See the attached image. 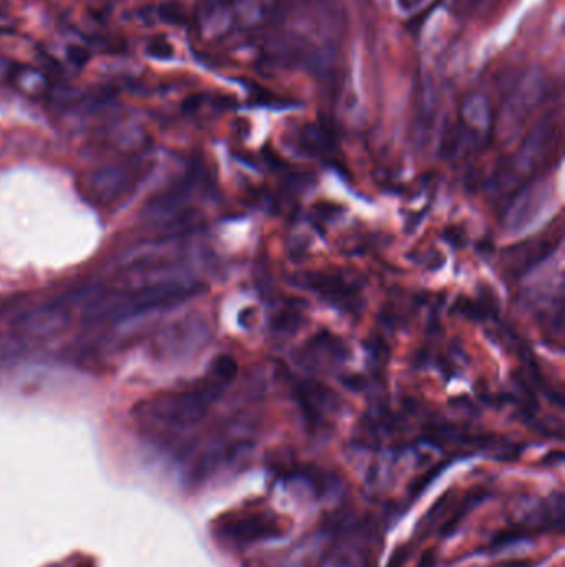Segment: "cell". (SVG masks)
Instances as JSON below:
<instances>
[{"mask_svg":"<svg viewBox=\"0 0 565 567\" xmlns=\"http://www.w3.org/2000/svg\"><path fill=\"white\" fill-rule=\"evenodd\" d=\"M508 567H531V563H527V561H514V563L509 564Z\"/></svg>","mask_w":565,"mask_h":567,"instance_id":"obj_18","label":"cell"},{"mask_svg":"<svg viewBox=\"0 0 565 567\" xmlns=\"http://www.w3.org/2000/svg\"><path fill=\"white\" fill-rule=\"evenodd\" d=\"M406 558H408V549L400 548L396 551L395 556H393L387 567H401V564L405 563Z\"/></svg>","mask_w":565,"mask_h":567,"instance_id":"obj_17","label":"cell"},{"mask_svg":"<svg viewBox=\"0 0 565 567\" xmlns=\"http://www.w3.org/2000/svg\"><path fill=\"white\" fill-rule=\"evenodd\" d=\"M236 32H254L269 24L279 9V0H231Z\"/></svg>","mask_w":565,"mask_h":567,"instance_id":"obj_7","label":"cell"},{"mask_svg":"<svg viewBox=\"0 0 565 567\" xmlns=\"http://www.w3.org/2000/svg\"><path fill=\"white\" fill-rule=\"evenodd\" d=\"M160 17L165 22L179 25L183 24L186 14H184L183 5L178 4V2H166L160 7Z\"/></svg>","mask_w":565,"mask_h":567,"instance_id":"obj_12","label":"cell"},{"mask_svg":"<svg viewBox=\"0 0 565 567\" xmlns=\"http://www.w3.org/2000/svg\"><path fill=\"white\" fill-rule=\"evenodd\" d=\"M194 27L204 42H219L236 34L231 0H203L194 12Z\"/></svg>","mask_w":565,"mask_h":567,"instance_id":"obj_5","label":"cell"},{"mask_svg":"<svg viewBox=\"0 0 565 567\" xmlns=\"http://www.w3.org/2000/svg\"><path fill=\"white\" fill-rule=\"evenodd\" d=\"M425 2L426 0H398V7L403 14H411V12L420 9Z\"/></svg>","mask_w":565,"mask_h":567,"instance_id":"obj_16","label":"cell"},{"mask_svg":"<svg viewBox=\"0 0 565 567\" xmlns=\"http://www.w3.org/2000/svg\"><path fill=\"white\" fill-rule=\"evenodd\" d=\"M201 291L198 282L165 279L133 287L128 291H98L85 306V319L90 324H110L133 319L148 312L178 306Z\"/></svg>","mask_w":565,"mask_h":567,"instance_id":"obj_1","label":"cell"},{"mask_svg":"<svg viewBox=\"0 0 565 567\" xmlns=\"http://www.w3.org/2000/svg\"><path fill=\"white\" fill-rule=\"evenodd\" d=\"M15 65L14 62H10L9 59L5 57H0V82H5V80H10L12 73H14Z\"/></svg>","mask_w":565,"mask_h":567,"instance_id":"obj_15","label":"cell"},{"mask_svg":"<svg viewBox=\"0 0 565 567\" xmlns=\"http://www.w3.org/2000/svg\"><path fill=\"white\" fill-rule=\"evenodd\" d=\"M493 110L483 93H471L461 105V130L473 138H481L491 130Z\"/></svg>","mask_w":565,"mask_h":567,"instance_id":"obj_8","label":"cell"},{"mask_svg":"<svg viewBox=\"0 0 565 567\" xmlns=\"http://www.w3.org/2000/svg\"><path fill=\"white\" fill-rule=\"evenodd\" d=\"M224 383H227L226 378L213 372L198 387L163 393L160 397L153 398L143 407V417L148 422L173 427L193 425L204 417L209 405L219 397Z\"/></svg>","mask_w":565,"mask_h":567,"instance_id":"obj_2","label":"cell"},{"mask_svg":"<svg viewBox=\"0 0 565 567\" xmlns=\"http://www.w3.org/2000/svg\"><path fill=\"white\" fill-rule=\"evenodd\" d=\"M20 304H22V297L20 296L0 297V319L5 315L12 314V312L19 311Z\"/></svg>","mask_w":565,"mask_h":567,"instance_id":"obj_13","label":"cell"},{"mask_svg":"<svg viewBox=\"0 0 565 567\" xmlns=\"http://www.w3.org/2000/svg\"><path fill=\"white\" fill-rule=\"evenodd\" d=\"M150 54L156 59H170L173 55V47L166 40H155L150 44Z\"/></svg>","mask_w":565,"mask_h":567,"instance_id":"obj_14","label":"cell"},{"mask_svg":"<svg viewBox=\"0 0 565 567\" xmlns=\"http://www.w3.org/2000/svg\"><path fill=\"white\" fill-rule=\"evenodd\" d=\"M136 173L123 165H107L90 171L82 180V193L90 203L108 208L135 189Z\"/></svg>","mask_w":565,"mask_h":567,"instance_id":"obj_4","label":"cell"},{"mask_svg":"<svg viewBox=\"0 0 565 567\" xmlns=\"http://www.w3.org/2000/svg\"><path fill=\"white\" fill-rule=\"evenodd\" d=\"M72 320V307L58 297L57 301L45 302L40 306L20 311L12 320L10 329L24 335L34 344L54 339L68 329Z\"/></svg>","mask_w":565,"mask_h":567,"instance_id":"obj_3","label":"cell"},{"mask_svg":"<svg viewBox=\"0 0 565 567\" xmlns=\"http://www.w3.org/2000/svg\"><path fill=\"white\" fill-rule=\"evenodd\" d=\"M10 82L14 83L15 87L22 92L27 93V95H35V97L45 95L50 87L49 78L45 77L40 70L32 67H20V65L15 67Z\"/></svg>","mask_w":565,"mask_h":567,"instance_id":"obj_11","label":"cell"},{"mask_svg":"<svg viewBox=\"0 0 565 567\" xmlns=\"http://www.w3.org/2000/svg\"><path fill=\"white\" fill-rule=\"evenodd\" d=\"M279 533H281V528L274 519L259 516V514L237 519L226 528L227 538L239 541V543L262 541V539L274 538Z\"/></svg>","mask_w":565,"mask_h":567,"instance_id":"obj_9","label":"cell"},{"mask_svg":"<svg viewBox=\"0 0 565 567\" xmlns=\"http://www.w3.org/2000/svg\"><path fill=\"white\" fill-rule=\"evenodd\" d=\"M544 93H546V78L541 70L532 68L516 83L511 97L506 102L504 117L508 122H519L537 107V103H541Z\"/></svg>","mask_w":565,"mask_h":567,"instance_id":"obj_6","label":"cell"},{"mask_svg":"<svg viewBox=\"0 0 565 567\" xmlns=\"http://www.w3.org/2000/svg\"><path fill=\"white\" fill-rule=\"evenodd\" d=\"M35 347L37 344L14 329L0 330V367L19 364L34 352Z\"/></svg>","mask_w":565,"mask_h":567,"instance_id":"obj_10","label":"cell"}]
</instances>
